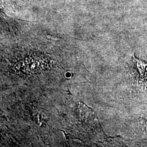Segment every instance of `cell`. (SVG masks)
<instances>
[{"instance_id":"cell-1","label":"cell","mask_w":147,"mask_h":147,"mask_svg":"<svg viewBox=\"0 0 147 147\" xmlns=\"http://www.w3.org/2000/svg\"><path fill=\"white\" fill-rule=\"evenodd\" d=\"M47 61L39 56L30 55L19 58L16 67L21 73L26 74L39 73L46 68Z\"/></svg>"}]
</instances>
